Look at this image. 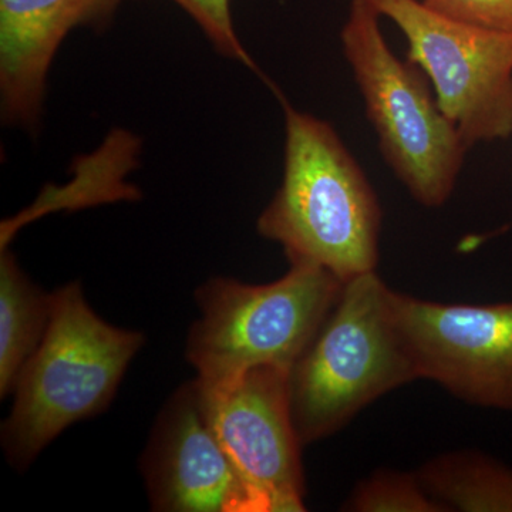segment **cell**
Returning <instances> with one entry per match:
<instances>
[{"mask_svg": "<svg viewBox=\"0 0 512 512\" xmlns=\"http://www.w3.org/2000/svg\"><path fill=\"white\" fill-rule=\"evenodd\" d=\"M409 43L437 103L471 147L512 136V35L457 22L423 0H367Z\"/></svg>", "mask_w": 512, "mask_h": 512, "instance_id": "cell-6", "label": "cell"}, {"mask_svg": "<svg viewBox=\"0 0 512 512\" xmlns=\"http://www.w3.org/2000/svg\"><path fill=\"white\" fill-rule=\"evenodd\" d=\"M389 293L376 271L345 282L289 370L292 419L303 446L328 439L384 394L419 380L394 326Z\"/></svg>", "mask_w": 512, "mask_h": 512, "instance_id": "cell-3", "label": "cell"}, {"mask_svg": "<svg viewBox=\"0 0 512 512\" xmlns=\"http://www.w3.org/2000/svg\"><path fill=\"white\" fill-rule=\"evenodd\" d=\"M427 494L446 511L512 512V468L480 451H451L417 471Z\"/></svg>", "mask_w": 512, "mask_h": 512, "instance_id": "cell-11", "label": "cell"}, {"mask_svg": "<svg viewBox=\"0 0 512 512\" xmlns=\"http://www.w3.org/2000/svg\"><path fill=\"white\" fill-rule=\"evenodd\" d=\"M289 370L261 366L225 382L201 384L222 446L265 512L305 511L298 433L289 402Z\"/></svg>", "mask_w": 512, "mask_h": 512, "instance_id": "cell-8", "label": "cell"}, {"mask_svg": "<svg viewBox=\"0 0 512 512\" xmlns=\"http://www.w3.org/2000/svg\"><path fill=\"white\" fill-rule=\"evenodd\" d=\"M389 305L419 380L471 406L512 412V302L424 301L390 288Z\"/></svg>", "mask_w": 512, "mask_h": 512, "instance_id": "cell-7", "label": "cell"}, {"mask_svg": "<svg viewBox=\"0 0 512 512\" xmlns=\"http://www.w3.org/2000/svg\"><path fill=\"white\" fill-rule=\"evenodd\" d=\"M379 19L367 0H352L340 33L343 53L384 160L414 200L441 207L453 194L470 147L431 96L419 67L394 55Z\"/></svg>", "mask_w": 512, "mask_h": 512, "instance_id": "cell-5", "label": "cell"}, {"mask_svg": "<svg viewBox=\"0 0 512 512\" xmlns=\"http://www.w3.org/2000/svg\"><path fill=\"white\" fill-rule=\"evenodd\" d=\"M50 293L22 271L8 248L0 256V396L13 393L16 380L42 342L50 318Z\"/></svg>", "mask_w": 512, "mask_h": 512, "instance_id": "cell-12", "label": "cell"}, {"mask_svg": "<svg viewBox=\"0 0 512 512\" xmlns=\"http://www.w3.org/2000/svg\"><path fill=\"white\" fill-rule=\"evenodd\" d=\"M195 20L222 55L256 69L252 57L239 42L232 22L229 0H173Z\"/></svg>", "mask_w": 512, "mask_h": 512, "instance_id": "cell-14", "label": "cell"}, {"mask_svg": "<svg viewBox=\"0 0 512 512\" xmlns=\"http://www.w3.org/2000/svg\"><path fill=\"white\" fill-rule=\"evenodd\" d=\"M271 284L212 278L197 291L187 360L208 386L261 366L291 370L335 305L345 282L312 262H289Z\"/></svg>", "mask_w": 512, "mask_h": 512, "instance_id": "cell-4", "label": "cell"}, {"mask_svg": "<svg viewBox=\"0 0 512 512\" xmlns=\"http://www.w3.org/2000/svg\"><path fill=\"white\" fill-rule=\"evenodd\" d=\"M434 12L490 32L512 35V0H423Z\"/></svg>", "mask_w": 512, "mask_h": 512, "instance_id": "cell-15", "label": "cell"}, {"mask_svg": "<svg viewBox=\"0 0 512 512\" xmlns=\"http://www.w3.org/2000/svg\"><path fill=\"white\" fill-rule=\"evenodd\" d=\"M281 187L256 222L289 262H312L340 281L376 271L382 208L372 184L328 121L284 101Z\"/></svg>", "mask_w": 512, "mask_h": 512, "instance_id": "cell-1", "label": "cell"}, {"mask_svg": "<svg viewBox=\"0 0 512 512\" xmlns=\"http://www.w3.org/2000/svg\"><path fill=\"white\" fill-rule=\"evenodd\" d=\"M141 473L154 511L265 512L218 439L197 379L158 414Z\"/></svg>", "mask_w": 512, "mask_h": 512, "instance_id": "cell-9", "label": "cell"}, {"mask_svg": "<svg viewBox=\"0 0 512 512\" xmlns=\"http://www.w3.org/2000/svg\"><path fill=\"white\" fill-rule=\"evenodd\" d=\"M343 507L355 512H446L427 494L416 473L390 470L362 481Z\"/></svg>", "mask_w": 512, "mask_h": 512, "instance_id": "cell-13", "label": "cell"}, {"mask_svg": "<svg viewBox=\"0 0 512 512\" xmlns=\"http://www.w3.org/2000/svg\"><path fill=\"white\" fill-rule=\"evenodd\" d=\"M121 0H0V93L3 119L35 127L46 76L64 37L103 26Z\"/></svg>", "mask_w": 512, "mask_h": 512, "instance_id": "cell-10", "label": "cell"}, {"mask_svg": "<svg viewBox=\"0 0 512 512\" xmlns=\"http://www.w3.org/2000/svg\"><path fill=\"white\" fill-rule=\"evenodd\" d=\"M45 336L16 380L2 444L16 470H26L47 444L79 421L106 412L144 335L104 322L80 282L50 293Z\"/></svg>", "mask_w": 512, "mask_h": 512, "instance_id": "cell-2", "label": "cell"}]
</instances>
